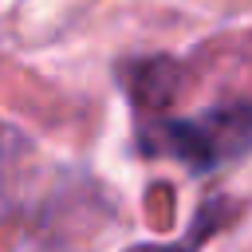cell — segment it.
Here are the masks:
<instances>
[{"mask_svg":"<svg viewBox=\"0 0 252 252\" xmlns=\"http://www.w3.org/2000/svg\"><path fill=\"white\" fill-rule=\"evenodd\" d=\"M193 244H197V236L181 240V244H169V248H134V252H193Z\"/></svg>","mask_w":252,"mask_h":252,"instance_id":"2","label":"cell"},{"mask_svg":"<svg viewBox=\"0 0 252 252\" xmlns=\"http://www.w3.org/2000/svg\"><path fill=\"white\" fill-rule=\"evenodd\" d=\"M252 142V106H213L193 118H161L142 126V146L154 154H169L189 169H217L232 161Z\"/></svg>","mask_w":252,"mask_h":252,"instance_id":"1","label":"cell"}]
</instances>
